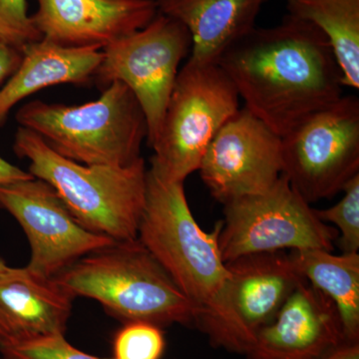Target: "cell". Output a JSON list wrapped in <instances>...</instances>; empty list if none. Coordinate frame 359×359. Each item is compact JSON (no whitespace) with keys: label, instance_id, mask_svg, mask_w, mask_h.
<instances>
[{"label":"cell","instance_id":"8","mask_svg":"<svg viewBox=\"0 0 359 359\" xmlns=\"http://www.w3.org/2000/svg\"><path fill=\"white\" fill-rule=\"evenodd\" d=\"M191 50L192 39L185 26L161 13L102 49L94 83L101 91L115 81L131 90L145 115L151 148L159 137L180 65Z\"/></svg>","mask_w":359,"mask_h":359},{"label":"cell","instance_id":"24","mask_svg":"<svg viewBox=\"0 0 359 359\" xmlns=\"http://www.w3.org/2000/svg\"><path fill=\"white\" fill-rule=\"evenodd\" d=\"M23 51L0 39V84L6 81L18 69Z\"/></svg>","mask_w":359,"mask_h":359},{"label":"cell","instance_id":"5","mask_svg":"<svg viewBox=\"0 0 359 359\" xmlns=\"http://www.w3.org/2000/svg\"><path fill=\"white\" fill-rule=\"evenodd\" d=\"M20 127L66 159L88 166L126 167L141 158L145 115L131 90L115 81L82 105L34 100L15 114Z\"/></svg>","mask_w":359,"mask_h":359},{"label":"cell","instance_id":"1","mask_svg":"<svg viewBox=\"0 0 359 359\" xmlns=\"http://www.w3.org/2000/svg\"><path fill=\"white\" fill-rule=\"evenodd\" d=\"M218 65L245 107L280 137L344 96L341 70L327 36L289 14L273 27L252 28Z\"/></svg>","mask_w":359,"mask_h":359},{"label":"cell","instance_id":"6","mask_svg":"<svg viewBox=\"0 0 359 359\" xmlns=\"http://www.w3.org/2000/svg\"><path fill=\"white\" fill-rule=\"evenodd\" d=\"M237 89L218 63L189 57L180 69L152 149L151 169L185 182L198 171L214 137L238 109Z\"/></svg>","mask_w":359,"mask_h":359},{"label":"cell","instance_id":"10","mask_svg":"<svg viewBox=\"0 0 359 359\" xmlns=\"http://www.w3.org/2000/svg\"><path fill=\"white\" fill-rule=\"evenodd\" d=\"M0 207L27 236L32 247L27 268L44 278H54L78 259L115 243L78 223L56 191L40 179L0 185Z\"/></svg>","mask_w":359,"mask_h":359},{"label":"cell","instance_id":"15","mask_svg":"<svg viewBox=\"0 0 359 359\" xmlns=\"http://www.w3.org/2000/svg\"><path fill=\"white\" fill-rule=\"evenodd\" d=\"M226 264L233 309L255 339L306 280L285 250L245 255Z\"/></svg>","mask_w":359,"mask_h":359},{"label":"cell","instance_id":"21","mask_svg":"<svg viewBox=\"0 0 359 359\" xmlns=\"http://www.w3.org/2000/svg\"><path fill=\"white\" fill-rule=\"evenodd\" d=\"M165 346L162 327L145 321H131L116 334L113 359H160Z\"/></svg>","mask_w":359,"mask_h":359},{"label":"cell","instance_id":"28","mask_svg":"<svg viewBox=\"0 0 359 359\" xmlns=\"http://www.w3.org/2000/svg\"><path fill=\"white\" fill-rule=\"evenodd\" d=\"M4 359H6V358H4Z\"/></svg>","mask_w":359,"mask_h":359},{"label":"cell","instance_id":"13","mask_svg":"<svg viewBox=\"0 0 359 359\" xmlns=\"http://www.w3.org/2000/svg\"><path fill=\"white\" fill-rule=\"evenodd\" d=\"M347 342L330 297L304 280L256 335L248 359H323Z\"/></svg>","mask_w":359,"mask_h":359},{"label":"cell","instance_id":"7","mask_svg":"<svg viewBox=\"0 0 359 359\" xmlns=\"http://www.w3.org/2000/svg\"><path fill=\"white\" fill-rule=\"evenodd\" d=\"M224 207L219 248L226 263L257 252H332L339 236L337 229L318 218L285 175L266 192L231 201Z\"/></svg>","mask_w":359,"mask_h":359},{"label":"cell","instance_id":"27","mask_svg":"<svg viewBox=\"0 0 359 359\" xmlns=\"http://www.w3.org/2000/svg\"><path fill=\"white\" fill-rule=\"evenodd\" d=\"M7 266L4 264V262L2 259H0V273H4L6 271Z\"/></svg>","mask_w":359,"mask_h":359},{"label":"cell","instance_id":"4","mask_svg":"<svg viewBox=\"0 0 359 359\" xmlns=\"http://www.w3.org/2000/svg\"><path fill=\"white\" fill-rule=\"evenodd\" d=\"M53 278L71 297L95 299L125 323L196 325L192 304L138 238L96 250Z\"/></svg>","mask_w":359,"mask_h":359},{"label":"cell","instance_id":"14","mask_svg":"<svg viewBox=\"0 0 359 359\" xmlns=\"http://www.w3.org/2000/svg\"><path fill=\"white\" fill-rule=\"evenodd\" d=\"M73 299L53 278L7 266L0 273V346L65 334Z\"/></svg>","mask_w":359,"mask_h":359},{"label":"cell","instance_id":"20","mask_svg":"<svg viewBox=\"0 0 359 359\" xmlns=\"http://www.w3.org/2000/svg\"><path fill=\"white\" fill-rule=\"evenodd\" d=\"M344 197L332 207L316 210L323 223L334 224L340 233L337 238L342 252L351 254L359 250V174L347 182Z\"/></svg>","mask_w":359,"mask_h":359},{"label":"cell","instance_id":"2","mask_svg":"<svg viewBox=\"0 0 359 359\" xmlns=\"http://www.w3.org/2000/svg\"><path fill=\"white\" fill-rule=\"evenodd\" d=\"M223 221L212 233L201 229L183 182L169 181L149 168L138 240L191 302L196 327L212 346L247 354L254 344L231 297L230 273L219 248Z\"/></svg>","mask_w":359,"mask_h":359},{"label":"cell","instance_id":"9","mask_svg":"<svg viewBox=\"0 0 359 359\" xmlns=\"http://www.w3.org/2000/svg\"><path fill=\"white\" fill-rule=\"evenodd\" d=\"M283 175L309 204L359 174V100L341 96L282 137Z\"/></svg>","mask_w":359,"mask_h":359},{"label":"cell","instance_id":"19","mask_svg":"<svg viewBox=\"0 0 359 359\" xmlns=\"http://www.w3.org/2000/svg\"><path fill=\"white\" fill-rule=\"evenodd\" d=\"M289 15L309 21L327 36L344 87L359 88V0H287Z\"/></svg>","mask_w":359,"mask_h":359},{"label":"cell","instance_id":"12","mask_svg":"<svg viewBox=\"0 0 359 359\" xmlns=\"http://www.w3.org/2000/svg\"><path fill=\"white\" fill-rule=\"evenodd\" d=\"M33 23L42 39L102 50L142 29L159 11L155 0H36Z\"/></svg>","mask_w":359,"mask_h":359},{"label":"cell","instance_id":"16","mask_svg":"<svg viewBox=\"0 0 359 359\" xmlns=\"http://www.w3.org/2000/svg\"><path fill=\"white\" fill-rule=\"evenodd\" d=\"M18 69L0 88V127L11 110L39 90L60 84L93 83L102 61V50L72 48L40 39L23 48Z\"/></svg>","mask_w":359,"mask_h":359},{"label":"cell","instance_id":"17","mask_svg":"<svg viewBox=\"0 0 359 359\" xmlns=\"http://www.w3.org/2000/svg\"><path fill=\"white\" fill-rule=\"evenodd\" d=\"M268 0H155L158 11L190 33V58L218 63L229 47L252 28Z\"/></svg>","mask_w":359,"mask_h":359},{"label":"cell","instance_id":"3","mask_svg":"<svg viewBox=\"0 0 359 359\" xmlns=\"http://www.w3.org/2000/svg\"><path fill=\"white\" fill-rule=\"evenodd\" d=\"M14 153L29 161V173L56 191L78 223L115 242L138 238L146 202L147 167L88 166L57 154L30 130L18 127Z\"/></svg>","mask_w":359,"mask_h":359},{"label":"cell","instance_id":"23","mask_svg":"<svg viewBox=\"0 0 359 359\" xmlns=\"http://www.w3.org/2000/svg\"><path fill=\"white\" fill-rule=\"evenodd\" d=\"M0 39L21 50L41 39L27 0H0Z\"/></svg>","mask_w":359,"mask_h":359},{"label":"cell","instance_id":"26","mask_svg":"<svg viewBox=\"0 0 359 359\" xmlns=\"http://www.w3.org/2000/svg\"><path fill=\"white\" fill-rule=\"evenodd\" d=\"M323 359H359V342L344 344Z\"/></svg>","mask_w":359,"mask_h":359},{"label":"cell","instance_id":"11","mask_svg":"<svg viewBox=\"0 0 359 359\" xmlns=\"http://www.w3.org/2000/svg\"><path fill=\"white\" fill-rule=\"evenodd\" d=\"M198 171L223 205L266 192L283 175L282 137L247 108L238 109L210 143Z\"/></svg>","mask_w":359,"mask_h":359},{"label":"cell","instance_id":"22","mask_svg":"<svg viewBox=\"0 0 359 359\" xmlns=\"http://www.w3.org/2000/svg\"><path fill=\"white\" fill-rule=\"evenodd\" d=\"M0 351L6 359H107L96 358L75 348L65 339V334L4 344L0 346Z\"/></svg>","mask_w":359,"mask_h":359},{"label":"cell","instance_id":"18","mask_svg":"<svg viewBox=\"0 0 359 359\" xmlns=\"http://www.w3.org/2000/svg\"><path fill=\"white\" fill-rule=\"evenodd\" d=\"M290 259L302 278L330 297L349 344L359 342V255L330 250H294Z\"/></svg>","mask_w":359,"mask_h":359},{"label":"cell","instance_id":"25","mask_svg":"<svg viewBox=\"0 0 359 359\" xmlns=\"http://www.w3.org/2000/svg\"><path fill=\"white\" fill-rule=\"evenodd\" d=\"M35 178L29 172L23 171L20 168L7 162L0 156V185L16 183Z\"/></svg>","mask_w":359,"mask_h":359}]
</instances>
